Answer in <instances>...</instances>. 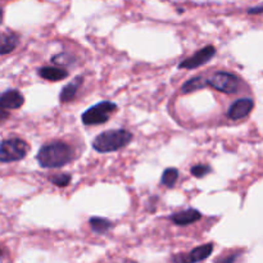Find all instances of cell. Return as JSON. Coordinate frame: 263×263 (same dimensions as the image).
I'll list each match as a JSON object with an SVG mask.
<instances>
[{"instance_id": "21", "label": "cell", "mask_w": 263, "mask_h": 263, "mask_svg": "<svg viewBox=\"0 0 263 263\" xmlns=\"http://www.w3.org/2000/svg\"><path fill=\"white\" fill-rule=\"evenodd\" d=\"M239 256H240V253H234V254H230V256H229V257H225V258H220V259H217V261L223 262V263L235 262L236 259L239 258Z\"/></svg>"}, {"instance_id": "10", "label": "cell", "mask_w": 263, "mask_h": 263, "mask_svg": "<svg viewBox=\"0 0 263 263\" xmlns=\"http://www.w3.org/2000/svg\"><path fill=\"white\" fill-rule=\"evenodd\" d=\"M200 218H202V213L199 211L195 208H187V210L172 213L168 220L177 226H189L198 222Z\"/></svg>"}, {"instance_id": "22", "label": "cell", "mask_w": 263, "mask_h": 263, "mask_svg": "<svg viewBox=\"0 0 263 263\" xmlns=\"http://www.w3.org/2000/svg\"><path fill=\"white\" fill-rule=\"evenodd\" d=\"M262 12H263L262 4H258L257 7H252L247 10V13H248V14H262Z\"/></svg>"}, {"instance_id": "23", "label": "cell", "mask_w": 263, "mask_h": 263, "mask_svg": "<svg viewBox=\"0 0 263 263\" xmlns=\"http://www.w3.org/2000/svg\"><path fill=\"white\" fill-rule=\"evenodd\" d=\"M8 118H9V113L5 109H2V108H0V125H3Z\"/></svg>"}, {"instance_id": "20", "label": "cell", "mask_w": 263, "mask_h": 263, "mask_svg": "<svg viewBox=\"0 0 263 263\" xmlns=\"http://www.w3.org/2000/svg\"><path fill=\"white\" fill-rule=\"evenodd\" d=\"M157 204H158V197H152L148 202V207H146L148 212H151V213L156 212Z\"/></svg>"}, {"instance_id": "13", "label": "cell", "mask_w": 263, "mask_h": 263, "mask_svg": "<svg viewBox=\"0 0 263 263\" xmlns=\"http://www.w3.org/2000/svg\"><path fill=\"white\" fill-rule=\"evenodd\" d=\"M20 44V36L13 32L0 33V55L12 53Z\"/></svg>"}, {"instance_id": "2", "label": "cell", "mask_w": 263, "mask_h": 263, "mask_svg": "<svg viewBox=\"0 0 263 263\" xmlns=\"http://www.w3.org/2000/svg\"><path fill=\"white\" fill-rule=\"evenodd\" d=\"M134 135L125 128H113L100 133L92 140V148L98 153H115L126 148L133 141Z\"/></svg>"}, {"instance_id": "25", "label": "cell", "mask_w": 263, "mask_h": 263, "mask_svg": "<svg viewBox=\"0 0 263 263\" xmlns=\"http://www.w3.org/2000/svg\"><path fill=\"white\" fill-rule=\"evenodd\" d=\"M3 254H4V253H3V251H2V249H0V257H2Z\"/></svg>"}, {"instance_id": "3", "label": "cell", "mask_w": 263, "mask_h": 263, "mask_svg": "<svg viewBox=\"0 0 263 263\" xmlns=\"http://www.w3.org/2000/svg\"><path fill=\"white\" fill-rule=\"evenodd\" d=\"M118 109V105L109 100H103L92 107L87 108L81 116V121L85 126H97L107 123L110 116Z\"/></svg>"}, {"instance_id": "5", "label": "cell", "mask_w": 263, "mask_h": 263, "mask_svg": "<svg viewBox=\"0 0 263 263\" xmlns=\"http://www.w3.org/2000/svg\"><path fill=\"white\" fill-rule=\"evenodd\" d=\"M207 85L223 94H235L240 86V79L231 72L218 71L208 77Z\"/></svg>"}, {"instance_id": "17", "label": "cell", "mask_w": 263, "mask_h": 263, "mask_svg": "<svg viewBox=\"0 0 263 263\" xmlns=\"http://www.w3.org/2000/svg\"><path fill=\"white\" fill-rule=\"evenodd\" d=\"M179 170L175 167H168L163 171L161 177V184L166 187H174L176 181L179 180Z\"/></svg>"}, {"instance_id": "11", "label": "cell", "mask_w": 263, "mask_h": 263, "mask_svg": "<svg viewBox=\"0 0 263 263\" xmlns=\"http://www.w3.org/2000/svg\"><path fill=\"white\" fill-rule=\"evenodd\" d=\"M82 84H84V77L82 76L74 77L71 82H68V84L61 90V94H59V102H61L62 104L72 102V100L76 98L77 92H79L80 87L82 86Z\"/></svg>"}, {"instance_id": "9", "label": "cell", "mask_w": 263, "mask_h": 263, "mask_svg": "<svg viewBox=\"0 0 263 263\" xmlns=\"http://www.w3.org/2000/svg\"><path fill=\"white\" fill-rule=\"evenodd\" d=\"M25 104V97L17 89H9L0 95V108L5 110L20 109Z\"/></svg>"}, {"instance_id": "24", "label": "cell", "mask_w": 263, "mask_h": 263, "mask_svg": "<svg viewBox=\"0 0 263 263\" xmlns=\"http://www.w3.org/2000/svg\"><path fill=\"white\" fill-rule=\"evenodd\" d=\"M3 18H4V10H3L2 8H0V25H2V23H3Z\"/></svg>"}, {"instance_id": "12", "label": "cell", "mask_w": 263, "mask_h": 263, "mask_svg": "<svg viewBox=\"0 0 263 263\" xmlns=\"http://www.w3.org/2000/svg\"><path fill=\"white\" fill-rule=\"evenodd\" d=\"M37 74L44 80H48V81L57 82L62 81V80L67 79L68 77V71L62 67H40L37 69Z\"/></svg>"}, {"instance_id": "15", "label": "cell", "mask_w": 263, "mask_h": 263, "mask_svg": "<svg viewBox=\"0 0 263 263\" xmlns=\"http://www.w3.org/2000/svg\"><path fill=\"white\" fill-rule=\"evenodd\" d=\"M89 225L94 233L100 234V235H104V234H107L108 231L113 229L112 221L103 217H91L89 220Z\"/></svg>"}, {"instance_id": "19", "label": "cell", "mask_w": 263, "mask_h": 263, "mask_svg": "<svg viewBox=\"0 0 263 263\" xmlns=\"http://www.w3.org/2000/svg\"><path fill=\"white\" fill-rule=\"evenodd\" d=\"M72 181V175L69 174H59L54 175L50 177V182L58 187H66L71 184Z\"/></svg>"}, {"instance_id": "16", "label": "cell", "mask_w": 263, "mask_h": 263, "mask_svg": "<svg viewBox=\"0 0 263 263\" xmlns=\"http://www.w3.org/2000/svg\"><path fill=\"white\" fill-rule=\"evenodd\" d=\"M51 63L57 64L58 67H72L77 64V58L74 55H72L71 53H67V51H63V53L55 54V55L51 57Z\"/></svg>"}, {"instance_id": "6", "label": "cell", "mask_w": 263, "mask_h": 263, "mask_svg": "<svg viewBox=\"0 0 263 263\" xmlns=\"http://www.w3.org/2000/svg\"><path fill=\"white\" fill-rule=\"evenodd\" d=\"M217 50L213 45H207L204 48H202L200 50L195 51L193 55L187 57L186 59L181 61L177 66V68L180 69H197L200 66H204L205 63H208L210 61H212L213 57L216 55Z\"/></svg>"}, {"instance_id": "4", "label": "cell", "mask_w": 263, "mask_h": 263, "mask_svg": "<svg viewBox=\"0 0 263 263\" xmlns=\"http://www.w3.org/2000/svg\"><path fill=\"white\" fill-rule=\"evenodd\" d=\"M30 145L23 139L10 138L0 141V162L12 163L26 158Z\"/></svg>"}, {"instance_id": "1", "label": "cell", "mask_w": 263, "mask_h": 263, "mask_svg": "<svg viewBox=\"0 0 263 263\" xmlns=\"http://www.w3.org/2000/svg\"><path fill=\"white\" fill-rule=\"evenodd\" d=\"M74 152L71 145L64 141H50L39 149L36 161L41 168H61L73 159Z\"/></svg>"}, {"instance_id": "14", "label": "cell", "mask_w": 263, "mask_h": 263, "mask_svg": "<svg viewBox=\"0 0 263 263\" xmlns=\"http://www.w3.org/2000/svg\"><path fill=\"white\" fill-rule=\"evenodd\" d=\"M205 86H208L207 79H205V77L194 76L184 82V85L181 86V94H192V92L199 91V90L204 89Z\"/></svg>"}, {"instance_id": "8", "label": "cell", "mask_w": 263, "mask_h": 263, "mask_svg": "<svg viewBox=\"0 0 263 263\" xmlns=\"http://www.w3.org/2000/svg\"><path fill=\"white\" fill-rule=\"evenodd\" d=\"M254 100L252 98H239L228 109V118L231 121H239L246 118L253 110Z\"/></svg>"}, {"instance_id": "18", "label": "cell", "mask_w": 263, "mask_h": 263, "mask_svg": "<svg viewBox=\"0 0 263 263\" xmlns=\"http://www.w3.org/2000/svg\"><path fill=\"white\" fill-rule=\"evenodd\" d=\"M211 172H212V167L210 164H195V166L190 168V174L194 177H197V179H202V177L210 175Z\"/></svg>"}, {"instance_id": "7", "label": "cell", "mask_w": 263, "mask_h": 263, "mask_svg": "<svg viewBox=\"0 0 263 263\" xmlns=\"http://www.w3.org/2000/svg\"><path fill=\"white\" fill-rule=\"evenodd\" d=\"M213 249H215V244L207 243L204 246L197 247V248H194L187 254H177V256L172 257L171 261L179 263H194L204 261V259H207L212 254Z\"/></svg>"}]
</instances>
